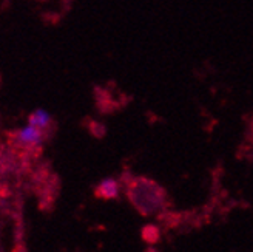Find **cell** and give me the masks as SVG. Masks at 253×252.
Wrapping results in <instances>:
<instances>
[{"label":"cell","instance_id":"6da1fadb","mask_svg":"<svg viewBox=\"0 0 253 252\" xmlns=\"http://www.w3.org/2000/svg\"><path fill=\"white\" fill-rule=\"evenodd\" d=\"M136 194L133 195V201L136 207L142 210V213H151L158 210L164 203V192L151 181H139L137 186H134Z\"/></svg>","mask_w":253,"mask_h":252},{"label":"cell","instance_id":"7a4b0ae2","mask_svg":"<svg viewBox=\"0 0 253 252\" xmlns=\"http://www.w3.org/2000/svg\"><path fill=\"white\" fill-rule=\"evenodd\" d=\"M16 140L23 146H37L43 140V129L28 124L16 133Z\"/></svg>","mask_w":253,"mask_h":252},{"label":"cell","instance_id":"3957f363","mask_svg":"<svg viewBox=\"0 0 253 252\" xmlns=\"http://www.w3.org/2000/svg\"><path fill=\"white\" fill-rule=\"evenodd\" d=\"M96 194L100 198H105V200L116 198L119 195V183L116 180H113V178H107L97 186Z\"/></svg>","mask_w":253,"mask_h":252},{"label":"cell","instance_id":"277c9868","mask_svg":"<svg viewBox=\"0 0 253 252\" xmlns=\"http://www.w3.org/2000/svg\"><path fill=\"white\" fill-rule=\"evenodd\" d=\"M30 124L36 125V127H39V129H46L49 122H51V116L48 115V111L45 110H36L33 115L30 116Z\"/></svg>","mask_w":253,"mask_h":252},{"label":"cell","instance_id":"5b68a950","mask_svg":"<svg viewBox=\"0 0 253 252\" xmlns=\"http://www.w3.org/2000/svg\"><path fill=\"white\" fill-rule=\"evenodd\" d=\"M142 235H144V238H145L147 242L153 243V242H156V240H158L159 232H158V229L155 228V226H147V228L142 231Z\"/></svg>","mask_w":253,"mask_h":252}]
</instances>
